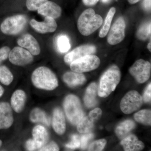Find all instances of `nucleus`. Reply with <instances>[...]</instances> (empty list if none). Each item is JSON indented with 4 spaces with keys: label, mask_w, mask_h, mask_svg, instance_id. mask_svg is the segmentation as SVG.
I'll return each mask as SVG.
<instances>
[{
    "label": "nucleus",
    "mask_w": 151,
    "mask_h": 151,
    "mask_svg": "<svg viewBox=\"0 0 151 151\" xmlns=\"http://www.w3.org/2000/svg\"><path fill=\"white\" fill-rule=\"evenodd\" d=\"M103 23L101 16L95 14L93 9H88L84 11L78 18L77 27L82 35L87 36L98 29Z\"/></svg>",
    "instance_id": "f257e3e1"
},
{
    "label": "nucleus",
    "mask_w": 151,
    "mask_h": 151,
    "mask_svg": "<svg viewBox=\"0 0 151 151\" xmlns=\"http://www.w3.org/2000/svg\"><path fill=\"white\" fill-rule=\"evenodd\" d=\"M121 78V73L119 68L114 65L104 73L100 78L98 94L100 97L105 98L116 89Z\"/></svg>",
    "instance_id": "f03ea898"
},
{
    "label": "nucleus",
    "mask_w": 151,
    "mask_h": 151,
    "mask_svg": "<svg viewBox=\"0 0 151 151\" xmlns=\"http://www.w3.org/2000/svg\"><path fill=\"white\" fill-rule=\"evenodd\" d=\"M32 81L37 88L44 90H53L58 85L56 76L49 68L45 66L38 68L34 71Z\"/></svg>",
    "instance_id": "7ed1b4c3"
},
{
    "label": "nucleus",
    "mask_w": 151,
    "mask_h": 151,
    "mask_svg": "<svg viewBox=\"0 0 151 151\" xmlns=\"http://www.w3.org/2000/svg\"><path fill=\"white\" fill-rule=\"evenodd\" d=\"M63 107L68 119L73 125H77L84 118L80 100L75 95H68L64 100Z\"/></svg>",
    "instance_id": "20e7f679"
},
{
    "label": "nucleus",
    "mask_w": 151,
    "mask_h": 151,
    "mask_svg": "<svg viewBox=\"0 0 151 151\" xmlns=\"http://www.w3.org/2000/svg\"><path fill=\"white\" fill-rule=\"evenodd\" d=\"M27 22V19L24 15L13 16L7 18L2 22L0 29L5 34L16 35L24 29Z\"/></svg>",
    "instance_id": "39448f33"
},
{
    "label": "nucleus",
    "mask_w": 151,
    "mask_h": 151,
    "mask_svg": "<svg viewBox=\"0 0 151 151\" xmlns=\"http://www.w3.org/2000/svg\"><path fill=\"white\" fill-rule=\"evenodd\" d=\"M100 59L94 55H89L74 60L70 63V68L73 71L82 73L94 70L99 67Z\"/></svg>",
    "instance_id": "423d86ee"
},
{
    "label": "nucleus",
    "mask_w": 151,
    "mask_h": 151,
    "mask_svg": "<svg viewBox=\"0 0 151 151\" xmlns=\"http://www.w3.org/2000/svg\"><path fill=\"white\" fill-rule=\"evenodd\" d=\"M143 98L137 91H130L122 98L120 108L126 114H129L139 109L142 105Z\"/></svg>",
    "instance_id": "0eeeda50"
},
{
    "label": "nucleus",
    "mask_w": 151,
    "mask_h": 151,
    "mask_svg": "<svg viewBox=\"0 0 151 151\" xmlns=\"http://www.w3.org/2000/svg\"><path fill=\"white\" fill-rule=\"evenodd\" d=\"M150 63L143 59L137 60L129 69V72L139 83H145L151 75Z\"/></svg>",
    "instance_id": "6e6552de"
},
{
    "label": "nucleus",
    "mask_w": 151,
    "mask_h": 151,
    "mask_svg": "<svg viewBox=\"0 0 151 151\" xmlns=\"http://www.w3.org/2000/svg\"><path fill=\"white\" fill-rule=\"evenodd\" d=\"M9 58L12 64L19 66L28 65L33 60L32 55L28 50L19 47H14L10 52Z\"/></svg>",
    "instance_id": "1a4fd4ad"
},
{
    "label": "nucleus",
    "mask_w": 151,
    "mask_h": 151,
    "mask_svg": "<svg viewBox=\"0 0 151 151\" xmlns=\"http://www.w3.org/2000/svg\"><path fill=\"white\" fill-rule=\"evenodd\" d=\"M126 24L124 18L120 17L114 23L108 37V43L115 45L122 42L125 37Z\"/></svg>",
    "instance_id": "9d476101"
},
{
    "label": "nucleus",
    "mask_w": 151,
    "mask_h": 151,
    "mask_svg": "<svg viewBox=\"0 0 151 151\" xmlns=\"http://www.w3.org/2000/svg\"><path fill=\"white\" fill-rule=\"evenodd\" d=\"M96 51V47L94 45H81L66 54L64 57V61L67 64H70L74 60L83 57L94 54Z\"/></svg>",
    "instance_id": "9b49d317"
},
{
    "label": "nucleus",
    "mask_w": 151,
    "mask_h": 151,
    "mask_svg": "<svg viewBox=\"0 0 151 151\" xmlns=\"http://www.w3.org/2000/svg\"><path fill=\"white\" fill-rule=\"evenodd\" d=\"M30 24L36 31L42 34L54 32L57 27L55 19L48 17H45L43 22H37L32 19L30 21Z\"/></svg>",
    "instance_id": "f8f14e48"
},
{
    "label": "nucleus",
    "mask_w": 151,
    "mask_h": 151,
    "mask_svg": "<svg viewBox=\"0 0 151 151\" xmlns=\"http://www.w3.org/2000/svg\"><path fill=\"white\" fill-rule=\"evenodd\" d=\"M18 44L24 47L33 55H37L40 53V46L37 41L31 35L26 34L22 36L17 40Z\"/></svg>",
    "instance_id": "ddd939ff"
},
{
    "label": "nucleus",
    "mask_w": 151,
    "mask_h": 151,
    "mask_svg": "<svg viewBox=\"0 0 151 151\" xmlns=\"http://www.w3.org/2000/svg\"><path fill=\"white\" fill-rule=\"evenodd\" d=\"M14 122L12 108L9 103H0V129L10 127Z\"/></svg>",
    "instance_id": "4468645a"
},
{
    "label": "nucleus",
    "mask_w": 151,
    "mask_h": 151,
    "mask_svg": "<svg viewBox=\"0 0 151 151\" xmlns=\"http://www.w3.org/2000/svg\"><path fill=\"white\" fill-rule=\"evenodd\" d=\"M38 13L44 17H50L55 19L59 18L62 9L58 5L53 2L47 1L38 9Z\"/></svg>",
    "instance_id": "2eb2a0df"
},
{
    "label": "nucleus",
    "mask_w": 151,
    "mask_h": 151,
    "mask_svg": "<svg viewBox=\"0 0 151 151\" xmlns=\"http://www.w3.org/2000/svg\"><path fill=\"white\" fill-rule=\"evenodd\" d=\"M121 144L126 151H141L145 147L144 143L133 134L129 135L122 139Z\"/></svg>",
    "instance_id": "dca6fc26"
},
{
    "label": "nucleus",
    "mask_w": 151,
    "mask_h": 151,
    "mask_svg": "<svg viewBox=\"0 0 151 151\" xmlns=\"http://www.w3.org/2000/svg\"><path fill=\"white\" fill-rule=\"evenodd\" d=\"M52 127L58 134L62 135L65 133L66 129L65 116L59 108H56L53 111Z\"/></svg>",
    "instance_id": "f3484780"
},
{
    "label": "nucleus",
    "mask_w": 151,
    "mask_h": 151,
    "mask_svg": "<svg viewBox=\"0 0 151 151\" xmlns=\"http://www.w3.org/2000/svg\"><path fill=\"white\" fill-rule=\"evenodd\" d=\"M26 100V95L22 90H17L11 97V106L16 113H19L24 108Z\"/></svg>",
    "instance_id": "a211bd4d"
},
{
    "label": "nucleus",
    "mask_w": 151,
    "mask_h": 151,
    "mask_svg": "<svg viewBox=\"0 0 151 151\" xmlns=\"http://www.w3.org/2000/svg\"><path fill=\"white\" fill-rule=\"evenodd\" d=\"M63 80L68 86L74 87L82 85L86 82L85 76L81 73L68 72L63 76Z\"/></svg>",
    "instance_id": "6ab92c4d"
},
{
    "label": "nucleus",
    "mask_w": 151,
    "mask_h": 151,
    "mask_svg": "<svg viewBox=\"0 0 151 151\" xmlns=\"http://www.w3.org/2000/svg\"><path fill=\"white\" fill-rule=\"evenodd\" d=\"M32 134L34 140L35 141L40 149L46 145L48 141V132L42 126L38 125L35 127L33 129Z\"/></svg>",
    "instance_id": "aec40b11"
},
{
    "label": "nucleus",
    "mask_w": 151,
    "mask_h": 151,
    "mask_svg": "<svg viewBox=\"0 0 151 151\" xmlns=\"http://www.w3.org/2000/svg\"><path fill=\"white\" fill-rule=\"evenodd\" d=\"M97 84L95 83H91L87 87L84 97V103L87 108H93L97 105Z\"/></svg>",
    "instance_id": "412c9836"
},
{
    "label": "nucleus",
    "mask_w": 151,
    "mask_h": 151,
    "mask_svg": "<svg viewBox=\"0 0 151 151\" xmlns=\"http://www.w3.org/2000/svg\"><path fill=\"white\" fill-rule=\"evenodd\" d=\"M136 127L134 121L127 120L120 123L116 129V134L120 139H123L129 135L130 132Z\"/></svg>",
    "instance_id": "4be33fe9"
},
{
    "label": "nucleus",
    "mask_w": 151,
    "mask_h": 151,
    "mask_svg": "<svg viewBox=\"0 0 151 151\" xmlns=\"http://www.w3.org/2000/svg\"><path fill=\"white\" fill-rule=\"evenodd\" d=\"M30 119L34 123L40 122L47 126H49L50 124L49 117L44 111L40 108H35L32 111L30 115Z\"/></svg>",
    "instance_id": "5701e85b"
},
{
    "label": "nucleus",
    "mask_w": 151,
    "mask_h": 151,
    "mask_svg": "<svg viewBox=\"0 0 151 151\" xmlns=\"http://www.w3.org/2000/svg\"><path fill=\"white\" fill-rule=\"evenodd\" d=\"M116 9L115 8L112 7L108 12L107 17L105 19L104 25L100 29V33H99V37H105L108 33L111 27V22L113 20L114 14L116 13Z\"/></svg>",
    "instance_id": "b1692460"
},
{
    "label": "nucleus",
    "mask_w": 151,
    "mask_h": 151,
    "mask_svg": "<svg viewBox=\"0 0 151 151\" xmlns=\"http://www.w3.org/2000/svg\"><path fill=\"white\" fill-rule=\"evenodd\" d=\"M134 117L136 121L139 123L145 125H151V110H141L135 113Z\"/></svg>",
    "instance_id": "393cba45"
},
{
    "label": "nucleus",
    "mask_w": 151,
    "mask_h": 151,
    "mask_svg": "<svg viewBox=\"0 0 151 151\" xmlns=\"http://www.w3.org/2000/svg\"><path fill=\"white\" fill-rule=\"evenodd\" d=\"M94 122L89 116L84 117L77 126L78 132L83 134L90 132L94 127Z\"/></svg>",
    "instance_id": "a878e982"
},
{
    "label": "nucleus",
    "mask_w": 151,
    "mask_h": 151,
    "mask_svg": "<svg viewBox=\"0 0 151 151\" xmlns=\"http://www.w3.org/2000/svg\"><path fill=\"white\" fill-rule=\"evenodd\" d=\"M56 45L58 50L62 53L67 52L70 48L69 39L67 36L62 35L57 38Z\"/></svg>",
    "instance_id": "bb28decb"
},
{
    "label": "nucleus",
    "mask_w": 151,
    "mask_h": 151,
    "mask_svg": "<svg viewBox=\"0 0 151 151\" xmlns=\"http://www.w3.org/2000/svg\"><path fill=\"white\" fill-rule=\"evenodd\" d=\"M14 76L10 70L5 66H0V81L5 85H9L12 83Z\"/></svg>",
    "instance_id": "cd10ccee"
},
{
    "label": "nucleus",
    "mask_w": 151,
    "mask_h": 151,
    "mask_svg": "<svg viewBox=\"0 0 151 151\" xmlns=\"http://www.w3.org/2000/svg\"><path fill=\"white\" fill-rule=\"evenodd\" d=\"M151 26L150 22L142 25L137 32V37L142 40H147L151 35Z\"/></svg>",
    "instance_id": "c85d7f7f"
},
{
    "label": "nucleus",
    "mask_w": 151,
    "mask_h": 151,
    "mask_svg": "<svg viewBox=\"0 0 151 151\" xmlns=\"http://www.w3.org/2000/svg\"><path fill=\"white\" fill-rule=\"evenodd\" d=\"M107 141L105 139H101L94 141L89 145L88 151H102L106 145Z\"/></svg>",
    "instance_id": "c756f323"
},
{
    "label": "nucleus",
    "mask_w": 151,
    "mask_h": 151,
    "mask_svg": "<svg viewBox=\"0 0 151 151\" xmlns=\"http://www.w3.org/2000/svg\"><path fill=\"white\" fill-rule=\"evenodd\" d=\"M47 0H27L26 6L29 11L37 10L42 4Z\"/></svg>",
    "instance_id": "7c9ffc66"
},
{
    "label": "nucleus",
    "mask_w": 151,
    "mask_h": 151,
    "mask_svg": "<svg viewBox=\"0 0 151 151\" xmlns=\"http://www.w3.org/2000/svg\"><path fill=\"white\" fill-rule=\"evenodd\" d=\"M80 139L79 136L74 134L71 136V140L69 143L65 145V147L68 148L75 149L80 147Z\"/></svg>",
    "instance_id": "2f4dec72"
},
{
    "label": "nucleus",
    "mask_w": 151,
    "mask_h": 151,
    "mask_svg": "<svg viewBox=\"0 0 151 151\" xmlns=\"http://www.w3.org/2000/svg\"><path fill=\"white\" fill-rule=\"evenodd\" d=\"M85 134L82 135L80 139V147L84 150L87 147L88 143L94 138V135L92 133H86Z\"/></svg>",
    "instance_id": "473e14b6"
},
{
    "label": "nucleus",
    "mask_w": 151,
    "mask_h": 151,
    "mask_svg": "<svg viewBox=\"0 0 151 151\" xmlns=\"http://www.w3.org/2000/svg\"><path fill=\"white\" fill-rule=\"evenodd\" d=\"M102 111L100 108H96L90 112L89 117L93 122H96L101 118Z\"/></svg>",
    "instance_id": "72a5a7b5"
},
{
    "label": "nucleus",
    "mask_w": 151,
    "mask_h": 151,
    "mask_svg": "<svg viewBox=\"0 0 151 151\" xmlns=\"http://www.w3.org/2000/svg\"><path fill=\"white\" fill-rule=\"evenodd\" d=\"M39 151H59V148L56 143L51 142L46 144L39 150Z\"/></svg>",
    "instance_id": "f704fd0d"
},
{
    "label": "nucleus",
    "mask_w": 151,
    "mask_h": 151,
    "mask_svg": "<svg viewBox=\"0 0 151 151\" xmlns=\"http://www.w3.org/2000/svg\"><path fill=\"white\" fill-rule=\"evenodd\" d=\"M10 49L8 46H4L0 48V64L9 57Z\"/></svg>",
    "instance_id": "c9c22d12"
},
{
    "label": "nucleus",
    "mask_w": 151,
    "mask_h": 151,
    "mask_svg": "<svg viewBox=\"0 0 151 151\" xmlns=\"http://www.w3.org/2000/svg\"><path fill=\"white\" fill-rule=\"evenodd\" d=\"M26 147L28 151H35L39 150V147L35 141L33 139L28 140L26 143Z\"/></svg>",
    "instance_id": "e433bc0d"
},
{
    "label": "nucleus",
    "mask_w": 151,
    "mask_h": 151,
    "mask_svg": "<svg viewBox=\"0 0 151 151\" xmlns=\"http://www.w3.org/2000/svg\"><path fill=\"white\" fill-rule=\"evenodd\" d=\"M143 100L145 103H150L151 100V84H150L147 86L144 95Z\"/></svg>",
    "instance_id": "4c0bfd02"
},
{
    "label": "nucleus",
    "mask_w": 151,
    "mask_h": 151,
    "mask_svg": "<svg viewBox=\"0 0 151 151\" xmlns=\"http://www.w3.org/2000/svg\"><path fill=\"white\" fill-rule=\"evenodd\" d=\"M143 7L147 11H150L151 0H144L143 3Z\"/></svg>",
    "instance_id": "58836bf2"
},
{
    "label": "nucleus",
    "mask_w": 151,
    "mask_h": 151,
    "mask_svg": "<svg viewBox=\"0 0 151 151\" xmlns=\"http://www.w3.org/2000/svg\"><path fill=\"white\" fill-rule=\"evenodd\" d=\"M99 0H82L84 4L87 6H94L96 4Z\"/></svg>",
    "instance_id": "ea45409f"
},
{
    "label": "nucleus",
    "mask_w": 151,
    "mask_h": 151,
    "mask_svg": "<svg viewBox=\"0 0 151 151\" xmlns=\"http://www.w3.org/2000/svg\"><path fill=\"white\" fill-rule=\"evenodd\" d=\"M128 1L131 4H135L139 2L140 0H128Z\"/></svg>",
    "instance_id": "a19ab883"
},
{
    "label": "nucleus",
    "mask_w": 151,
    "mask_h": 151,
    "mask_svg": "<svg viewBox=\"0 0 151 151\" xmlns=\"http://www.w3.org/2000/svg\"><path fill=\"white\" fill-rule=\"evenodd\" d=\"M4 92V88H3L2 86H1V85H0V97L3 95Z\"/></svg>",
    "instance_id": "79ce46f5"
},
{
    "label": "nucleus",
    "mask_w": 151,
    "mask_h": 151,
    "mask_svg": "<svg viewBox=\"0 0 151 151\" xmlns=\"http://www.w3.org/2000/svg\"><path fill=\"white\" fill-rule=\"evenodd\" d=\"M147 48L148 49L149 51L151 52V42H150L148 43L147 45Z\"/></svg>",
    "instance_id": "37998d69"
},
{
    "label": "nucleus",
    "mask_w": 151,
    "mask_h": 151,
    "mask_svg": "<svg viewBox=\"0 0 151 151\" xmlns=\"http://www.w3.org/2000/svg\"><path fill=\"white\" fill-rule=\"evenodd\" d=\"M111 1V0H101V1L103 3H108Z\"/></svg>",
    "instance_id": "c03bdc74"
},
{
    "label": "nucleus",
    "mask_w": 151,
    "mask_h": 151,
    "mask_svg": "<svg viewBox=\"0 0 151 151\" xmlns=\"http://www.w3.org/2000/svg\"><path fill=\"white\" fill-rule=\"evenodd\" d=\"M2 142L0 140V147H1V146L2 145Z\"/></svg>",
    "instance_id": "a18cd8bd"
}]
</instances>
